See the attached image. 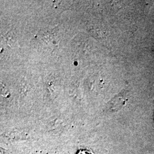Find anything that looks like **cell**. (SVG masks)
<instances>
[{
	"label": "cell",
	"mask_w": 154,
	"mask_h": 154,
	"mask_svg": "<svg viewBox=\"0 0 154 154\" xmlns=\"http://www.w3.org/2000/svg\"></svg>",
	"instance_id": "2"
},
{
	"label": "cell",
	"mask_w": 154,
	"mask_h": 154,
	"mask_svg": "<svg viewBox=\"0 0 154 154\" xmlns=\"http://www.w3.org/2000/svg\"><path fill=\"white\" fill-rule=\"evenodd\" d=\"M78 154H93V153L88 150H81L78 152Z\"/></svg>",
	"instance_id": "1"
}]
</instances>
